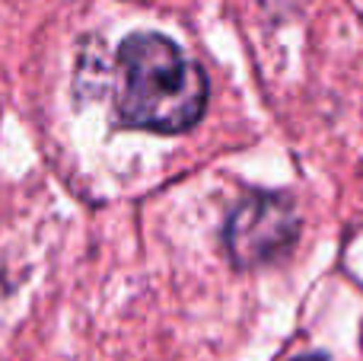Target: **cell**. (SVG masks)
<instances>
[{"label":"cell","mask_w":363,"mask_h":361,"mask_svg":"<svg viewBox=\"0 0 363 361\" xmlns=\"http://www.w3.org/2000/svg\"><path fill=\"white\" fill-rule=\"evenodd\" d=\"M207 77L172 38L134 32L118 48V119L128 128L185 131L201 119Z\"/></svg>","instance_id":"1"},{"label":"cell","mask_w":363,"mask_h":361,"mask_svg":"<svg viewBox=\"0 0 363 361\" xmlns=\"http://www.w3.org/2000/svg\"><path fill=\"white\" fill-rule=\"evenodd\" d=\"M296 234L300 217L294 202L277 192H255L233 208L223 240L233 266L255 269L287 253L296 243Z\"/></svg>","instance_id":"2"},{"label":"cell","mask_w":363,"mask_h":361,"mask_svg":"<svg viewBox=\"0 0 363 361\" xmlns=\"http://www.w3.org/2000/svg\"><path fill=\"white\" fill-rule=\"evenodd\" d=\"M296 361H325V355H303V358H296Z\"/></svg>","instance_id":"3"}]
</instances>
